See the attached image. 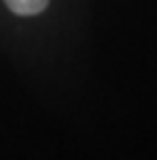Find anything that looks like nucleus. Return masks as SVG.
<instances>
[{"label": "nucleus", "instance_id": "nucleus-1", "mask_svg": "<svg viewBox=\"0 0 157 160\" xmlns=\"http://www.w3.org/2000/svg\"><path fill=\"white\" fill-rule=\"evenodd\" d=\"M5 8L17 18H35L47 10L50 0H2Z\"/></svg>", "mask_w": 157, "mask_h": 160}]
</instances>
